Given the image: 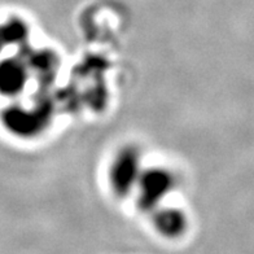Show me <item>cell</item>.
<instances>
[{
  "instance_id": "obj_1",
  "label": "cell",
  "mask_w": 254,
  "mask_h": 254,
  "mask_svg": "<svg viewBox=\"0 0 254 254\" xmlns=\"http://www.w3.org/2000/svg\"><path fill=\"white\" fill-rule=\"evenodd\" d=\"M174 175L164 167L143 169L137 179V204L145 213H152L160 207L174 188Z\"/></svg>"
},
{
  "instance_id": "obj_2",
  "label": "cell",
  "mask_w": 254,
  "mask_h": 254,
  "mask_svg": "<svg viewBox=\"0 0 254 254\" xmlns=\"http://www.w3.org/2000/svg\"><path fill=\"white\" fill-rule=\"evenodd\" d=\"M141 170V156L136 148L125 147L118 151L109 167V184L114 194L125 197L131 193Z\"/></svg>"
},
{
  "instance_id": "obj_3",
  "label": "cell",
  "mask_w": 254,
  "mask_h": 254,
  "mask_svg": "<svg viewBox=\"0 0 254 254\" xmlns=\"http://www.w3.org/2000/svg\"><path fill=\"white\" fill-rule=\"evenodd\" d=\"M4 127L9 132L22 137H31L40 134L48 122L47 112L44 109H27L24 107H10L3 112Z\"/></svg>"
},
{
  "instance_id": "obj_4",
  "label": "cell",
  "mask_w": 254,
  "mask_h": 254,
  "mask_svg": "<svg viewBox=\"0 0 254 254\" xmlns=\"http://www.w3.org/2000/svg\"><path fill=\"white\" fill-rule=\"evenodd\" d=\"M29 67L20 59H5L0 61V94L17 96L26 87Z\"/></svg>"
},
{
  "instance_id": "obj_5",
  "label": "cell",
  "mask_w": 254,
  "mask_h": 254,
  "mask_svg": "<svg viewBox=\"0 0 254 254\" xmlns=\"http://www.w3.org/2000/svg\"><path fill=\"white\" fill-rule=\"evenodd\" d=\"M153 227L161 236L167 239H177L187 230L188 221L184 211L178 207L162 206L152 211Z\"/></svg>"
},
{
  "instance_id": "obj_6",
  "label": "cell",
  "mask_w": 254,
  "mask_h": 254,
  "mask_svg": "<svg viewBox=\"0 0 254 254\" xmlns=\"http://www.w3.org/2000/svg\"><path fill=\"white\" fill-rule=\"evenodd\" d=\"M0 34L4 39L5 46L9 44H20L24 40H26L27 34H29V29L21 20H9L7 22H4L0 26Z\"/></svg>"
},
{
  "instance_id": "obj_7",
  "label": "cell",
  "mask_w": 254,
  "mask_h": 254,
  "mask_svg": "<svg viewBox=\"0 0 254 254\" xmlns=\"http://www.w3.org/2000/svg\"><path fill=\"white\" fill-rule=\"evenodd\" d=\"M55 63V57L50 52H39L34 55V59L31 60V65L38 67L40 71H48L52 69V65Z\"/></svg>"
},
{
  "instance_id": "obj_8",
  "label": "cell",
  "mask_w": 254,
  "mask_h": 254,
  "mask_svg": "<svg viewBox=\"0 0 254 254\" xmlns=\"http://www.w3.org/2000/svg\"><path fill=\"white\" fill-rule=\"evenodd\" d=\"M5 47H7V46H5V43H4L3 37H1V34H0V52H1Z\"/></svg>"
}]
</instances>
